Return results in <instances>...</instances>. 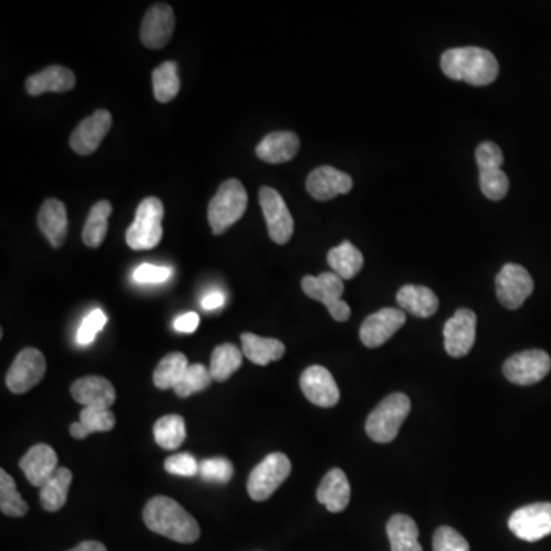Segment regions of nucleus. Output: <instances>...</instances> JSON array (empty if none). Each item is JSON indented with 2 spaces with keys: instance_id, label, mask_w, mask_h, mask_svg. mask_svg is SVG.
Listing matches in <instances>:
<instances>
[{
  "instance_id": "f257e3e1",
  "label": "nucleus",
  "mask_w": 551,
  "mask_h": 551,
  "mask_svg": "<svg viewBox=\"0 0 551 551\" xmlns=\"http://www.w3.org/2000/svg\"><path fill=\"white\" fill-rule=\"evenodd\" d=\"M144 524L150 532L166 536L180 544L198 541L201 529L196 519L175 499L155 496L143 510Z\"/></svg>"
},
{
  "instance_id": "f03ea898",
  "label": "nucleus",
  "mask_w": 551,
  "mask_h": 551,
  "mask_svg": "<svg viewBox=\"0 0 551 551\" xmlns=\"http://www.w3.org/2000/svg\"><path fill=\"white\" fill-rule=\"evenodd\" d=\"M441 69L449 79L473 86L490 85L499 74L498 60L478 46L449 49L441 56Z\"/></svg>"
},
{
  "instance_id": "7ed1b4c3",
  "label": "nucleus",
  "mask_w": 551,
  "mask_h": 551,
  "mask_svg": "<svg viewBox=\"0 0 551 551\" xmlns=\"http://www.w3.org/2000/svg\"><path fill=\"white\" fill-rule=\"evenodd\" d=\"M411 412V400L402 392L388 395L366 420V434L375 443H391Z\"/></svg>"
},
{
  "instance_id": "20e7f679",
  "label": "nucleus",
  "mask_w": 551,
  "mask_h": 551,
  "mask_svg": "<svg viewBox=\"0 0 551 551\" xmlns=\"http://www.w3.org/2000/svg\"><path fill=\"white\" fill-rule=\"evenodd\" d=\"M248 195L241 181H224L209 204V222L213 235H222L244 216Z\"/></svg>"
},
{
  "instance_id": "39448f33",
  "label": "nucleus",
  "mask_w": 551,
  "mask_h": 551,
  "mask_svg": "<svg viewBox=\"0 0 551 551\" xmlns=\"http://www.w3.org/2000/svg\"><path fill=\"white\" fill-rule=\"evenodd\" d=\"M164 206L155 196L143 199L135 212V219L126 232V242L132 250H150L163 238Z\"/></svg>"
},
{
  "instance_id": "423d86ee",
  "label": "nucleus",
  "mask_w": 551,
  "mask_h": 551,
  "mask_svg": "<svg viewBox=\"0 0 551 551\" xmlns=\"http://www.w3.org/2000/svg\"><path fill=\"white\" fill-rule=\"evenodd\" d=\"M290 458L281 452L267 455L250 473L247 481L248 495L253 501H267L284 481L290 477Z\"/></svg>"
},
{
  "instance_id": "0eeeda50",
  "label": "nucleus",
  "mask_w": 551,
  "mask_h": 551,
  "mask_svg": "<svg viewBox=\"0 0 551 551\" xmlns=\"http://www.w3.org/2000/svg\"><path fill=\"white\" fill-rule=\"evenodd\" d=\"M302 290L311 299L319 300L330 311L337 322H346L351 316V308L342 300L343 279L336 273H322L319 276H305L302 279Z\"/></svg>"
},
{
  "instance_id": "6e6552de",
  "label": "nucleus",
  "mask_w": 551,
  "mask_h": 551,
  "mask_svg": "<svg viewBox=\"0 0 551 551\" xmlns=\"http://www.w3.org/2000/svg\"><path fill=\"white\" fill-rule=\"evenodd\" d=\"M551 357L542 349H529L515 354L503 366L504 377L513 385L532 386L547 377Z\"/></svg>"
},
{
  "instance_id": "1a4fd4ad",
  "label": "nucleus",
  "mask_w": 551,
  "mask_h": 551,
  "mask_svg": "<svg viewBox=\"0 0 551 551\" xmlns=\"http://www.w3.org/2000/svg\"><path fill=\"white\" fill-rule=\"evenodd\" d=\"M45 372V356L39 349L25 348L17 354L13 365L8 369L5 382L13 394H25L42 382Z\"/></svg>"
},
{
  "instance_id": "9d476101",
  "label": "nucleus",
  "mask_w": 551,
  "mask_h": 551,
  "mask_svg": "<svg viewBox=\"0 0 551 551\" xmlns=\"http://www.w3.org/2000/svg\"><path fill=\"white\" fill-rule=\"evenodd\" d=\"M496 296L503 307L518 310L535 290L529 271L518 264H506L496 276Z\"/></svg>"
},
{
  "instance_id": "9b49d317",
  "label": "nucleus",
  "mask_w": 551,
  "mask_h": 551,
  "mask_svg": "<svg viewBox=\"0 0 551 551\" xmlns=\"http://www.w3.org/2000/svg\"><path fill=\"white\" fill-rule=\"evenodd\" d=\"M259 203L271 241L279 245L287 244L294 233V221L281 193L271 187H262L259 190Z\"/></svg>"
},
{
  "instance_id": "f8f14e48",
  "label": "nucleus",
  "mask_w": 551,
  "mask_h": 551,
  "mask_svg": "<svg viewBox=\"0 0 551 551\" xmlns=\"http://www.w3.org/2000/svg\"><path fill=\"white\" fill-rule=\"evenodd\" d=\"M509 529L522 541L536 542L551 535V503L521 507L509 519Z\"/></svg>"
},
{
  "instance_id": "ddd939ff",
  "label": "nucleus",
  "mask_w": 551,
  "mask_h": 551,
  "mask_svg": "<svg viewBox=\"0 0 551 551\" xmlns=\"http://www.w3.org/2000/svg\"><path fill=\"white\" fill-rule=\"evenodd\" d=\"M477 337V314L461 308L444 325V348L455 359L467 356Z\"/></svg>"
},
{
  "instance_id": "4468645a",
  "label": "nucleus",
  "mask_w": 551,
  "mask_h": 551,
  "mask_svg": "<svg viewBox=\"0 0 551 551\" xmlns=\"http://www.w3.org/2000/svg\"><path fill=\"white\" fill-rule=\"evenodd\" d=\"M406 323V314L398 308H383L366 317L360 327V340L368 348L385 345Z\"/></svg>"
},
{
  "instance_id": "2eb2a0df",
  "label": "nucleus",
  "mask_w": 551,
  "mask_h": 551,
  "mask_svg": "<svg viewBox=\"0 0 551 551\" xmlns=\"http://www.w3.org/2000/svg\"><path fill=\"white\" fill-rule=\"evenodd\" d=\"M300 388L305 397L319 408H333L339 403L340 391L331 372L323 366L314 365L300 375Z\"/></svg>"
},
{
  "instance_id": "dca6fc26",
  "label": "nucleus",
  "mask_w": 551,
  "mask_h": 551,
  "mask_svg": "<svg viewBox=\"0 0 551 551\" xmlns=\"http://www.w3.org/2000/svg\"><path fill=\"white\" fill-rule=\"evenodd\" d=\"M112 126L111 112L106 109H98L94 114L75 128L71 135V147L75 154L86 155L94 154L98 146L102 144L103 138L108 135L109 129Z\"/></svg>"
},
{
  "instance_id": "f3484780",
  "label": "nucleus",
  "mask_w": 551,
  "mask_h": 551,
  "mask_svg": "<svg viewBox=\"0 0 551 551\" xmlns=\"http://www.w3.org/2000/svg\"><path fill=\"white\" fill-rule=\"evenodd\" d=\"M175 30V14L167 4H155L150 7L141 25L140 37L144 46L161 49L172 39Z\"/></svg>"
},
{
  "instance_id": "a211bd4d",
  "label": "nucleus",
  "mask_w": 551,
  "mask_h": 551,
  "mask_svg": "<svg viewBox=\"0 0 551 551\" xmlns=\"http://www.w3.org/2000/svg\"><path fill=\"white\" fill-rule=\"evenodd\" d=\"M353 178L342 170L331 166H320L314 169L307 178V190L317 201H330L339 195L351 192Z\"/></svg>"
},
{
  "instance_id": "6ab92c4d",
  "label": "nucleus",
  "mask_w": 551,
  "mask_h": 551,
  "mask_svg": "<svg viewBox=\"0 0 551 551\" xmlns=\"http://www.w3.org/2000/svg\"><path fill=\"white\" fill-rule=\"evenodd\" d=\"M71 395L75 402L85 408H111L117 400L115 388L105 377L86 375L71 386Z\"/></svg>"
},
{
  "instance_id": "aec40b11",
  "label": "nucleus",
  "mask_w": 551,
  "mask_h": 551,
  "mask_svg": "<svg viewBox=\"0 0 551 551\" xmlns=\"http://www.w3.org/2000/svg\"><path fill=\"white\" fill-rule=\"evenodd\" d=\"M59 457L56 450L48 444H36L19 461L20 469L34 487H42L53 477L59 467Z\"/></svg>"
},
{
  "instance_id": "412c9836",
  "label": "nucleus",
  "mask_w": 551,
  "mask_h": 551,
  "mask_svg": "<svg viewBox=\"0 0 551 551\" xmlns=\"http://www.w3.org/2000/svg\"><path fill=\"white\" fill-rule=\"evenodd\" d=\"M39 229L54 248H60L68 235V213L59 199L49 198L40 207Z\"/></svg>"
},
{
  "instance_id": "4be33fe9",
  "label": "nucleus",
  "mask_w": 551,
  "mask_h": 551,
  "mask_svg": "<svg viewBox=\"0 0 551 551\" xmlns=\"http://www.w3.org/2000/svg\"><path fill=\"white\" fill-rule=\"evenodd\" d=\"M351 499V486L342 469H331L320 481L317 501L331 513H340L348 507Z\"/></svg>"
},
{
  "instance_id": "5701e85b",
  "label": "nucleus",
  "mask_w": 551,
  "mask_h": 551,
  "mask_svg": "<svg viewBox=\"0 0 551 551\" xmlns=\"http://www.w3.org/2000/svg\"><path fill=\"white\" fill-rule=\"evenodd\" d=\"M300 140L294 132H271L256 147V155L268 164L288 163L296 157Z\"/></svg>"
},
{
  "instance_id": "b1692460",
  "label": "nucleus",
  "mask_w": 551,
  "mask_h": 551,
  "mask_svg": "<svg viewBox=\"0 0 551 551\" xmlns=\"http://www.w3.org/2000/svg\"><path fill=\"white\" fill-rule=\"evenodd\" d=\"M74 86V72L60 65L48 66L27 79V92L31 97H37L45 92L71 91Z\"/></svg>"
},
{
  "instance_id": "393cba45",
  "label": "nucleus",
  "mask_w": 551,
  "mask_h": 551,
  "mask_svg": "<svg viewBox=\"0 0 551 551\" xmlns=\"http://www.w3.org/2000/svg\"><path fill=\"white\" fill-rule=\"evenodd\" d=\"M397 304L403 311L417 317H431L437 313L438 297L428 287L405 285L397 293Z\"/></svg>"
},
{
  "instance_id": "a878e982",
  "label": "nucleus",
  "mask_w": 551,
  "mask_h": 551,
  "mask_svg": "<svg viewBox=\"0 0 551 551\" xmlns=\"http://www.w3.org/2000/svg\"><path fill=\"white\" fill-rule=\"evenodd\" d=\"M241 342L242 353L255 365L267 366L268 363L278 362L285 354V345L278 339H268V337L244 333L241 336Z\"/></svg>"
},
{
  "instance_id": "bb28decb",
  "label": "nucleus",
  "mask_w": 551,
  "mask_h": 551,
  "mask_svg": "<svg viewBox=\"0 0 551 551\" xmlns=\"http://www.w3.org/2000/svg\"><path fill=\"white\" fill-rule=\"evenodd\" d=\"M72 483V472L66 467H59L40 487V504L46 512H59L68 501L69 487Z\"/></svg>"
},
{
  "instance_id": "cd10ccee",
  "label": "nucleus",
  "mask_w": 551,
  "mask_h": 551,
  "mask_svg": "<svg viewBox=\"0 0 551 551\" xmlns=\"http://www.w3.org/2000/svg\"><path fill=\"white\" fill-rule=\"evenodd\" d=\"M392 551H423L418 542V527L408 515H394L386 525Z\"/></svg>"
},
{
  "instance_id": "c85d7f7f",
  "label": "nucleus",
  "mask_w": 551,
  "mask_h": 551,
  "mask_svg": "<svg viewBox=\"0 0 551 551\" xmlns=\"http://www.w3.org/2000/svg\"><path fill=\"white\" fill-rule=\"evenodd\" d=\"M365 259L356 245L349 241L331 248L328 253V265L333 273L342 279H354L362 271Z\"/></svg>"
},
{
  "instance_id": "c756f323",
  "label": "nucleus",
  "mask_w": 551,
  "mask_h": 551,
  "mask_svg": "<svg viewBox=\"0 0 551 551\" xmlns=\"http://www.w3.org/2000/svg\"><path fill=\"white\" fill-rule=\"evenodd\" d=\"M115 417L111 409L83 408L80 421L72 423L69 432L75 440H85L94 432H109L114 429Z\"/></svg>"
},
{
  "instance_id": "7c9ffc66",
  "label": "nucleus",
  "mask_w": 551,
  "mask_h": 551,
  "mask_svg": "<svg viewBox=\"0 0 551 551\" xmlns=\"http://www.w3.org/2000/svg\"><path fill=\"white\" fill-rule=\"evenodd\" d=\"M242 366V351L232 343L216 346L210 359V374L216 382L229 380Z\"/></svg>"
},
{
  "instance_id": "2f4dec72",
  "label": "nucleus",
  "mask_w": 551,
  "mask_h": 551,
  "mask_svg": "<svg viewBox=\"0 0 551 551\" xmlns=\"http://www.w3.org/2000/svg\"><path fill=\"white\" fill-rule=\"evenodd\" d=\"M189 360L183 353H170L158 363L157 369L154 371V385L158 389H175V386L181 382L187 368H189Z\"/></svg>"
},
{
  "instance_id": "473e14b6",
  "label": "nucleus",
  "mask_w": 551,
  "mask_h": 551,
  "mask_svg": "<svg viewBox=\"0 0 551 551\" xmlns=\"http://www.w3.org/2000/svg\"><path fill=\"white\" fill-rule=\"evenodd\" d=\"M112 213V206L109 201H98L86 219L85 230H83V242L88 247L97 248L105 241L108 233V219Z\"/></svg>"
},
{
  "instance_id": "72a5a7b5",
  "label": "nucleus",
  "mask_w": 551,
  "mask_h": 551,
  "mask_svg": "<svg viewBox=\"0 0 551 551\" xmlns=\"http://www.w3.org/2000/svg\"><path fill=\"white\" fill-rule=\"evenodd\" d=\"M154 437L161 449H178L186 440V421L181 415H164L155 423Z\"/></svg>"
},
{
  "instance_id": "f704fd0d",
  "label": "nucleus",
  "mask_w": 551,
  "mask_h": 551,
  "mask_svg": "<svg viewBox=\"0 0 551 551\" xmlns=\"http://www.w3.org/2000/svg\"><path fill=\"white\" fill-rule=\"evenodd\" d=\"M154 94L160 103L172 102L180 92L181 82L178 77V65L175 62H164L152 72Z\"/></svg>"
},
{
  "instance_id": "c9c22d12",
  "label": "nucleus",
  "mask_w": 551,
  "mask_h": 551,
  "mask_svg": "<svg viewBox=\"0 0 551 551\" xmlns=\"http://www.w3.org/2000/svg\"><path fill=\"white\" fill-rule=\"evenodd\" d=\"M0 510L11 518H22L28 513V504L23 501L16 483L4 469L0 470Z\"/></svg>"
},
{
  "instance_id": "e433bc0d",
  "label": "nucleus",
  "mask_w": 551,
  "mask_h": 551,
  "mask_svg": "<svg viewBox=\"0 0 551 551\" xmlns=\"http://www.w3.org/2000/svg\"><path fill=\"white\" fill-rule=\"evenodd\" d=\"M212 382L213 377L210 374V369H207L201 363H195V365H189L183 379L175 386L173 391H175L178 397L187 398L190 395L196 394V392L209 388Z\"/></svg>"
},
{
  "instance_id": "4c0bfd02",
  "label": "nucleus",
  "mask_w": 551,
  "mask_h": 551,
  "mask_svg": "<svg viewBox=\"0 0 551 551\" xmlns=\"http://www.w3.org/2000/svg\"><path fill=\"white\" fill-rule=\"evenodd\" d=\"M481 192L490 201H501L509 192V178L504 170L493 167V169L480 170Z\"/></svg>"
},
{
  "instance_id": "58836bf2",
  "label": "nucleus",
  "mask_w": 551,
  "mask_h": 551,
  "mask_svg": "<svg viewBox=\"0 0 551 551\" xmlns=\"http://www.w3.org/2000/svg\"><path fill=\"white\" fill-rule=\"evenodd\" d=\"M235 467L227 458H210L199 463V475L207 483L227 484L233 478Z\"/></svg>"
},
{
  "instance_id": "ea45409f",
  "label": "nucleus",
  "mask_w": 551,
  "mask_h": 551,
  "mask_svg": "<svg viewBox=\"0 0 551 551\" xmlns=\"http://www.w3.org/2000/svg\"><path fill=\"white\" fill-rule=\"evenodd\" d=\"M106 323H108V316H106L102 310L91 311V313L83 319L82 325H80L79 328V333H77V342H79V345H91L95 337H97V334L103 331Z\"/></svg>"
},
{
  "instance_id": "a19ab883",
  "label": "nucleus",
  "mask_w": 551,
  "mask_h": 551,
  "mask_svg": "<svg viewBox=\"0 0 551 551\" xmlns=\"http://www.w3.org/2000/svg\"><path fill=\"white\" fill-rule=\"evenodd\" d=\"M434 551H470V547L463 535L444 525L435 532Z\"/></svg>"
},
{
  "instance_id": "79ce46f5",
  "label": "nucleus",
  "mask_w": 551,
  "mask_h": 551,
  "mask_svg": "<svg viewBox=\"0 0 551 551\" xmlns=\"http://www.w3.org/2000/svg\"><path fill=\"white\" fill-rule=\"evenodd\" d=\"M164 469L170 475L178 477H195L199 473V463L196 458L190 454L172 455L164 461Z\"/></svg>"
},
{
  "instance_id": "37998d69",
  "label": "nucleus",
  "mask_w": 551,
  "mask_h": 551,
  "mask_svg": "<svg viewBox=\"0 0 551 551\" xmlns=\"http://www.w3.org/2000/svg\"><path fill=\"white\" fill-rule=\"evenodd\" d=\"M477 163L480 170L493 169V167L501 169L504 163V155L498 144L492 143V141L481 143L477 149Z\"/></svg>"
},
{
  "instance_id": "c03bdc74",
  "label": "nucleus",
  "mask_w": 551,
  "mask_h": 551,
  "mask_svg": "<svg viewBox=\"0 0 551 551\" xmlns=\"http://www.w3.org/2000/svg\"><path fill=\"white\" fill-rule=\"evenodd\" d=\"M172 273V268L169 267L143 264L134 271V279L138 284H161V282L169 281Z\"/></svg>"
},
{
  "instance_id": "a18cd8bd",
  "label": "nucleus",
  "mask_w": 551,
  "mask_h": 551,
  "mask_svg": "<svg viewBox=\"0 0 551 551\" xmlns=\"http://www.w3.org/2000/svg\"><path fill=\"white\" fill-rule=\"evenodd\" d=\"M198 325L199 316L198 314L193 313V311L183 314V316L178 317V319L175 320V323H173L175 330H177L178 333L183 334L193 333V331H196V328H198Z\"/></svg>"
},
{
  "instance_id": "49530a36",
  "label": "nucleus",
  "mask_w": 551,
  "mask_h": 551,
  "mask_svg": "<svg viewBox=\"0 0 551 551\" xmlns=\"http://www.w3.org/2000/svg\"><path fill=\"white\" fill-rule=\"evenodd\" d=\"M225 304V294L221 291H212L201 300V307L206 311L219 310Z\"/></svg>"
},
{
  "instance_id": "de8ad7c7",
  "label": "nucleus",
  "mask_w": 551,
  "mask_h": 551,
  "mask_svg": "<svg viewBox=\"0 0 551 551\" xmlns=\"http://www.w3.org/2000/svg\"><path fill=\"white\" fill-rule=\"evenodd\" d=\"M68 551H108V548H106L105 545L102 544V542L85 541L80 542L77 547L71 548V550Z\"/></svg>"
}]
</instances>
